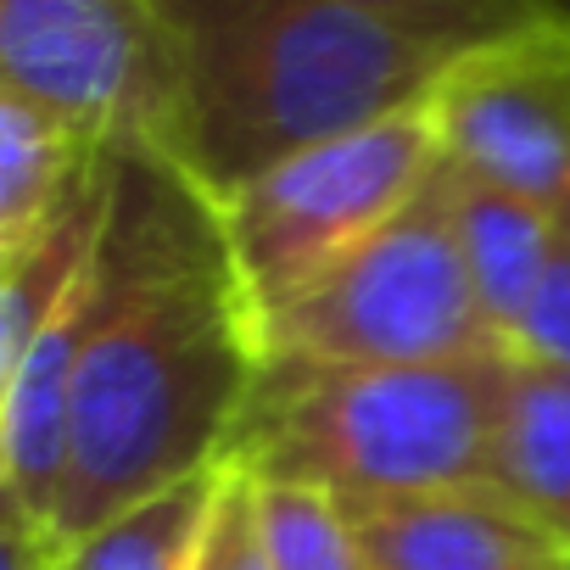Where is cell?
Here are the masks:
<instances>
[{
    "instance_id": "obj_1",
    "label": "cell",
    "mask_w": 570,
    "mask_h": 570,
    "mask_svg": "<svg viewBox=\"0 0 570 570\" xmlns=\"http://www.w3.org/2000/svg\"><path fill=\"white\" fill-rule=\"evenodd\" d=\"M112 196L90 268L51 548L229 459L263 375L218 202L163 151H107Z\"/></svg>"
},
{
    "instance_id": "obj_2",
    "label": "cell",
    "mask_w": 570,
    "mask_h": 570,
    "mask_svg": "<svg viewBox=\"0 0 570 570\" xmlns=\"http://www.w3.org/2000/svg\"><path fill=\"white\" fill-rule=\"evenodd\" d=\"M174 57V163L235 196L274 163L425 101L442 51L342 0H151Z\"/></svg>"
},
{
    "instance_id": "obj_3",
    "label": "cell",
    "mask_w": 570,
    "mask_h": 570,
    "mask_svg": "<svg viewBox=\"0 0 570 570\" xmlns=\"http://www.w3.org/2000/svg\"><path fill=\"white\" fill-rule=\"evenodd\" d=\"M514 353L453 364L263 358L229 459L308 481L347 509L492 481Z\"/></svg>"
},
{
    "instance_id": "obj_4",
    "label": "cell",
    "mask_w": 570,
    "mask_h": 570,
    "mask_svg": "<svg viewBox=\"0 0 570 570\" xmlns=\"http://www.w3.org/2000/svg\"><path fill=\"white\" fill-rule=\"evenodd\" d=\"M442 168V129L431 96L347 129L325 146L274 163L252 185L218 202L224 252L235 285L268 336L303 297L347 268Z\"/></svg>"
},
{
    "instance_id": "obj_5",
    "label": "cell",
    "mask_w": 570,
    "mask_h": 570,
    "mask_svg": "<svg viewBox=\"0 0 570 570\" xmlns=\"http://www.w3.org/2000/svg\"><path fill=\"white\" fill-rule=\"evenodd\" d=\"M509 353L464 268L448 157L431 185L314 297L268 325L263 358L292 364H453Z\"/></svg>"
},
{
    "instance_id": "obj_6",
    "label": "cell",
    "mask_w": 570,
    "mask_h": 570,
    "mask_svg": "<svg viewBox=\"0 0 570 570\" xmlns=\"http://www.w3.org/2000/svg\"><path fill=\"white\" fill-rule=\"evenodd\" d=\"M0 90L101 151L174 157V57L151 0H0Z\"/></svg>"
},
{
    "instance_id": "obj_7",
    "label": "cell",
    "mask_w": 570,
    "mask_h": 570,
    "mask_svg": "<svg viewBox=\"0 0 570 570\" xmlns=\"http://www.w3.org/2000/svg\"><path fill=\"white\" fill-rule=\"evenodd\" d=\"M431 107L459 174L542 207L570 235V23L548 18L453 57Z\"/></svg>"
},
{
    "instance_id": "obj_8",
    "label": "cell",
    "mask_w": 570,
    "mask_h": 570,
    "mask_svg": "<svg viewBox=\"0 0 570 570\" xmlns=\"http://www.w3.org/2000/svg\"><path fill=\"white\" fill-rule=\"evenodd\" d=\"M353 525L370 570H570V548L492 481L370 503Z\"/></svg>"
},
{
    "instance_id": "obj_9",
    "label": "cell",
    "mask_w": 570,
    "mask_h": 570,
    "mask_svg": "<svg viewBox=\"0 0 570 570\" xmlns=\"http://www.w3.org/2000/svg\"><path fill=\"white\" fill-rule=\"evenodd\" d=\"M448 174H453V218H459V246H464L475 303H481L492 336L503 347H514V331H520L531 297L542 292V279L564 246V229L542 207H531L509 190H492V185L459 174L453 163H448Z\"/></svg>"
},
{
    "instance_id": "obj_10",
    "label": "cell",
    "mask_w": 570,
    "mask_h": 570,
    "mask_svg": "<svg viewBox=\"0 0 570 570\" xmlns=\"http://www.w3.org/2000/svg\"><path fill=\"white\" fill-rule=\"evenodd\" d=\"M492 487L570 548V386L559 370L514 358Z\"/></svg>"
},
{
    "instance_id": "obj_11",
    "label": "cell",
    "mask_w": 570,
    "mask_h": 570,
    "mask_svg": "<svg viewBox=\"0 0 570 570\" xmlns=\"http://www.w3.org/2000/svg\"><path fill=\"white\" fill-rule=\"evenodd\" d=\"M101 146H90L62 118L0 90V257L29 246L96 174Z\"/></svg>"
},
{
    "instance_id": "obj_12",
    "label": "cell",
    "mask_w": 570,
    "mask_h": 570,
    "mask_svg": "<svg viewBox=\"0 0 570 570\" xmlns=\"http://www.w3.org/2000/svg\"><path fill=\"white\" fill-rule=\"evenodd\" d=\"M224 464L101 520L85 542L62 553V570H196L218 492H224Z\"/></svg>"
},
{
    "instance_id": "obj_13",
    "label": "cell",
    "mask_w": 570,
    "mask_h": 570,
    "mask_svg": "<svg viewBox=\"0 0 570 570\" xmlns=\"http://www.w3.org/2000/svg\"><path fill=\"white\" fill-rule=\"evenodd\" d=\"M252 492H257V525L274 570H370L353 509L325 487L252 470Z\"/></svg>"
},
{
    "instance_id": "obj_14",
    "label": "cell",
    "mask_w": 570,
    "mask_h": 570,
    "mask_svg": "<svg viewBox=\"0 0 570 570\" xmlns=\"http://www.w3.org/2000/svg\"><path fill=\"white\" fill-rule=\"evenodd\" d=\"M342 7H353L442 57H470L481 46L514 40L553 18L548 0H342Z\"/></svg>"
},
{
    "instance_id": "obj_15",
    "label": "cell",
    "mask_w": 570,
    "mask_h": 570,
    "mask_svg": "<svg viewBox=\"0 0 570 570\" xmlns=\"http://www.w3.org/2000/svg\"><path fill=\"white\" fill-rule=\"evenodd\" d=\"M196 570H274L268 548H263V525H257V492H252V470L240 459L224 464V492L207 525V548Z\"/></svg>"
},
{
    "instance_id": "obj_16",
    "label": "cell",
    "mask_w": 570,
    "mask_h": 570,
    "mask_svg": "<svg viewBox=\"0 0 570 570\" xmlns=\"http://www.w3.org/2000/svg\"><path fill=\"white\" fill-rule=\"evenodd\" d=\"M509 353L525 358V364L570 375V235H564V246H559V257H553V268L542 279V292L531 297Z\"/></svg>"
},
{
    "instance_id": "obj_17",
    "label": "cell",
    "mask_w": 570,
    "mask_h": 570,
    "mask_svg": "<svg viewBox=\"0 0 570 570\" xmlns=\"http://www.w3.org/2000/svg\"><path fill=\"white\" fill-rule=\"evenodd\" d=\"M548 12H553L559 23H570V0H548Z\"/></svg>"
},
{
    "instance_id": "obj_18",
    "label": "cell",
    "mask_w": 570,
    "mask_h": 570,
    "mask_svg": "<svg viewBox=\"0 0 570 570\" xmlns=\"http://www.w3.org/2000/svg\"><path fill=\"white\" fill-rule=\"evenodd\" d=\"M564 386H570V375H564Z\"/></svg>"
},
{
    "instance_id": "obj_19",
    "label": "cell",
    "mask_w": 570,
    "mask_h": 570,
    "mask_svg": "<svg viewBox=\"0 0 570 570\" xmlns=\"http://www.w3.org/2000/svg\"><path fill=\"white\" fill-rule=\"evenodd\" d=\"M57 570H62V564H57Z\"/></svg>"
}]
</instances>
